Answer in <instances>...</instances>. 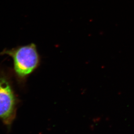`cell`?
Listing matches in <instances>:
<instances>
[{
    "label": "cell",
    "instance_id": "cell-1",
    "mask_svg": "<svg viewBox=\"0 0 134 134\" xmlns=\"http://www.w3.org/2000/svg\"><path fill=\"white\" fill-rule=\"evenodd\" d=\"M2 55L12 57L14 76L20 85L24 84L27 78L37 69L40 63L37 47L33 43L4 50L0 53V55Z\"/></svg>",
    "mask_w": 134,
    "mask_h": 134
},
{
    "label": "cell",
    "instance_id": "cell-2",
    "mask_svg": "<svg viewBox=\"0 0 134 134\" xmlns=\"http://www.w3.org/2000/svg\"><path fill=\"white\" fill-rule=\"evenodd\" d=\"M11 81L8 74H0V120L8 128L15 119L19 102Z\"/></svg>",
    "mask_w": 134,
    "mask_h": 134
}]
</instances>
